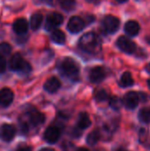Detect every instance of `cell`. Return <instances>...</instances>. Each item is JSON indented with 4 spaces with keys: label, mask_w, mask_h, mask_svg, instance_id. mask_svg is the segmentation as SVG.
I'll return each mask as SVG.
<instances>
[{
    "label": "cell",
    "mask_w": 150,
    "mask_h": 151,
    "mask_svg": "<svg viewBox=\"0 0 150 151\" xmlns=\"http://www.w3.org/2000/svg\"><path fill=\"white\" fill-rule=\"evenodd\" d=\"M99 140H100V133L97 130H95L88 135L87 142H88V144L93 146V145L96 144Z\"/></svg>",
    "instance_id": "obj_21"
},
{
    "label": "cell",
    "mask_w": 150,
    "mask_h": 151,
    "mask_svg": "<svg viewBox=\"0 0 150 151\" xmlns=\"http://www.w3.org/2000/svg\"><path fill=\"white\" fill-rule=\"evenodd\" d=\"M44 140L49 143H55L60 137V130L57 127H50L44 133Z\"/></svg>",
    "instance_id": "obj_10"
},
{
    "label": "cell",
    "mask_w": 150,
    "mask_h": 151,
    "mask_svg": "<svg viewBox=\"0 0 150 151\" xmlns=\"http://www.w3.org/2000/svg\"><path fill=\"white\" fill-rule=\"evenodd\" d=\"M80 47L88 53H97L101 50V40L95 33L83 35L79 41Z\"/></svg>",
    "instance_id": "obj_1"
},
{
    "label": "cell",
    "mask_w": 150,
    "mask_h": 151,
    "mask_svg": "<svg viewBox=\"0 0 150 151\" xmlns=\"http://www.w3.org/2000/svg\"><path fill=\"white\" fill-rule=\"evenodd\" d=\"M16 134V129L13 126L4 124L0 128V138L4 142H11Z\"/></svg>",
    "instance_id": "obj_7"
},
{
    "label": "cell",
    "mask_w": 150,
    "mask_h": 151,
    "mask_svg": "<svg viewBox=\"0 0 150 151\" xmlns=\"http://www.w3.org/2000/svg\"><path fill=\"white\" fill-rule=\"evenodd\" d=\"M51 40L57 44H63L65 42V35L60 29H55L51 34Z\"/></svg>",
    "instance_id": "obj_18"
},
{
    "label": "cell",
    "mask_w": 150,
    "mask_h": 151,
    "mask_svg": "<svg viewBox=\"0 0 150 151\" xmlns=\"http://www.w3.org/2000/svg\"><path fill=\"white\" fill-rule=\"evenodd\" d=\"M88 2H90V3H93V2H96L97 0H87Z\"/></svg>",
    "instance_id": "obj_35"
},
{
    "label": "cell",
    "mask_w": 150,
    "mask_h": 151,
    "mask_svg": "<svg viewBox=\"0 0 150 151\" xmlns=\"http://www.w3.org/2000/svg\"><path fill=\"white\" fill-rule=\"evenodd\" d=\"M13 97V92L10 88H4L0 90V104L2 106H9L12 103Z\"/></svg>",
    "instance_id": "obj_12"
},
{
    "label": "cell",
    "mask_w": 150,
    "mask_h": 151,
    "mask_svg": "<svg viewBox=\"0 0 150 151\" xmlns=\"http://www.w3.org/2000/svg\"><path fill=\"white\" fill-rule=\"evenodd\" d=\"M77 151H89L88 150H87V149H85V148H80V149H79Z\"/></svg>",
    "instance_id": "obj_31"
},
{
    "label": "cell",
    "mask_w": 150,
    "mask_h": 151,
    "mask_svg": "<svg viewBox=\"0 0 150 151\" xmlns=\"http://www.w3.org/2000/svg\"><path fill=\"white\" fill-rule=\"evenodd\" d=\"M118 47L124 52L132 54L136 50V44L126 36H120L117 41Z\"/></svg>",
    "instance_id": "obj_5"
},
{
    "label": "cell",
    "mask_w": 150,
    "mask_h": 151,
    "mask_svg": "<svg viewBox=\"0 0 150 151\" xmlns=\"http://www.w3.org/2000/svg\"><path fill=\"white\" fill-rule=\"evenodd\" d=\"M39 151H54L52 149H50V148H44V149H42Z\"/></svg>",
    "instance_id": "obj_30"
},
{
    "label": "cell",
    "mask_w": 150,
    "mask_h": 151,
    "mask_svg": "<svg viewBox=\"0 0 150 151\" xmlns=\"http://www.w3.org/2000/svg\"><path fill=\"white\" fill-rule=\"evenodd\" d=\"M122 104L123 103H122L121 99L119 97H118V96H112L110 99V105L115 111H118L121 108Z\"/></svg>",
    "instance_id": "obj_24"
},
{
    "label": "cell",
    "mask_w": 150,
    "mask_h": 151,
    "mask_svg": "<svg viewBox=\"0 0 150 151\" xmlns=\"http://www.w3.org/2000/svg\"><path fill=\"white\" fill-rule=\"evenodd\" d=\"M64 20L63 16L58 13V12H53L50 14L47 19H46V23H45V28L47 30H52L60 24H62Z\"/></svg>",
    "instance_id": "obj_6"
},
{
    "label": "cell",
    "mask_w": 150,
    "mask_h": 151,
    "mask_svg": "<svg viewBox=\"0 0 150 151\" xmlns=\"http://www.w3.org/2000/svg\"><path fill=\"white\" fill-rule=\"evenodd\" d=\"M115 151H127L126 150H125V149H118L117 150Z\"/></svg>",
    "instance_id": "obj_33"
},
{
    "label": "cell",
    "mask_w": 150,
    "mask_h": 151,
    "mask_svg": "<svg viewBox=\"0 0 150 151\" xmlns=\"http://www.w3.org/2000/svg\"><path fill=\"white\" fill-rule=\"evenodd\" d=\"M60 86H61V83L57 77H51L46 81L43 88L49 93H55L59 89Z\"/></svg>",
    "instance_id": "obj_15"
},
{
    "label": "cell",
    "mask_w": 150,
    "mask_h": 151,
    "mask_svg": "<svg viewBox=\"0 0 150 151\" xmlns=\"http://www.w3.org/2000/svg\"><path fill=\"white\" fill-rule=\"evenodd\" d=\"M102 25H103V29L107 33L112 34V33H115L119 28L120 21L117 17L113 15H107L103 18Z\"/></svg>",
    "instance_id": "obj_4"
},
{
    "label": "cell",
    "mask_w": 150,
    "mask_h": 151,
    "mask_svg": "<svg viewBox=\"0 0 150 151\" xmlns=\"http://www.w3.org/2000/svg\"><path fill=\"white\" fill-rule=\"evenodd\" d=\"M6 68V61L4 59V56L0 55V73H4Z\"/></svg>",
    "instance_id": "obj_27"
},
{
    "label": "cell",
    "mask_w": 150,
    "mask_h": 151,
    "mask_svg": "<svg viewBox=\"0 0 150 151\" xmlns=\"http://www.w3.org/2000/svg\"><path fill=\"white\" fill-rule=\"evenodd\" d=\"M85 26L84 20L78 17V16H73L72 17L67 24V28L71 33H79L80 32Z\"/></svg>",
    "instance_id": "obj_8"
},
{
    "label": "cell",
    "mask_w": 150,
    "mask_h": 151,
    "mask_svg": "<svg viewBox=\"0 0 150 151\" xmlns=\"http://www.w3.org/2000/svg\"><path fill=\"white\" fill-rule=\"evenodd\" d=\"M60 69L62 73L68 77H76L79 74L80 68L77 63L71 58H65L62 63Z\"/></svg>",
    "instance_id": "obj_3"
},
{
    "label": "cell",
    "mask_w": 150,
    "mask_h": 151,
    "mask_svg": "<svg viewBox=\"0 0 150 151\" xmlns=\"http://www.w3.org/2000/svg\"><path fill=\"white\" fill-rule=\"evenodd\" d=\"M28 119L30 123L34 127L40 126L45 121V116L36 110H32L28 112Z\"/></svg>",
    "instance_id": "obj_14"
},
{
    "label": "cell",
    "mask_w": 150,
    "mask_h": 151,
    "mask_svg": "<svg viewBox=\"0 0 150 151\" xmlns=\"http://www.w3.org/2000/svg\"><path fill=\"white\" fill-rule=\"evenodd\" d=\"M148 85H149V88H150V80H149V81H148Z\"/></svg>",
    "instance_id": "obj_36"
},
{
    "label": "cell",
    "mask_w": 150,
    "mask_h": 151,
    "mask_svg": "<svg viewBox=\"0 0 150 151\" xmlns=\"http://www.w3.org/2000/svg\"><path fill=\"white\" fill-rule=\"evenodd\" d=\"M95 96V99H96L98 102H103V101L107 100V98H108V94H107V92H106L104 89H100V90L96 91Z\"/></svg>",
    "instance_id": "obj_26"
},
{
    "label": "cell",
    "mask_w": 150,
    "mask_h": 151,
    "mask_svg": "<svg viewBox=\"0 0 150 151\" xmlns=\"http://www.w3.org/2000/svg\"><path fill=\"white\" fill-rule=\"evenodd\" d=\"M10 67L13 71H19L23 73H29L31 65L22 58L19 53H15L10 59Z\"/></svg>",
    "instance_id": "obj_2"
},
{
    "label": "cell",
    "mask_w": 150,
    "mask_h": 151,
    "mask_svg": "<svg viewBox=\"0 0 150 151\" xmlns=\"http://www.w3.org/2000/svg\"><path fill=\"white\" fill-rule=\"evenodd\" d=\"M11 51V47L9 43L7 42H2L0 43V55L1 56H8L10 55Z\"/></svg>",
    "instance_id": "obj_25"
},
{
    "label": "cell",
    "mask_w": 150,
    "mask_h": 151,
    "mask_svg": "<svg viewBox=\"0 0 150 151\" xmlns=\"http://www.w3.org/2000/svg\"><path fill=\"white\" fill-rule=\"evenodd\" d=\"M139 101H140L139 95L133 91H131V92H128L127 94H126V96H124L123 104H125V106L127 109L133 110L137 107Z\"/></svg>",
    "instance_id": "obj_9"
},
{
    "label": "cell",
    "mask_w": 150,
    "mask_h": 151,
    "mask_svg": "<svg viewBox=\"0 0 150 151\" xmlns=\"http://www.w3.org/2000/svg\"><path fill=\"white\" fill-rule=\"evenodd\" d=\"M140 25L137 21L135 20H129L126 22L125 26V31L128 35L131 36H135L139 34L140 32Z\"/></svg>",
    "instance_id": "obj_16"
},
{
    "label": "cell",
    "mask_w": 150,
    "mask_h": 151,
    "mask_svg": "<svg viewBox=\"0 0 150 151\" xmlns=\"http://www.w3.org/2000/svg\"><path fill=\"white\" fill-rule=\"evenodd\" d=\"M16 151H31V150L28 147H22V148H19V150H17Z\"/></svg>",
    "instance_id": "obj_29"
},
{
    "label": "cell",
    "mask_w": 150,
    "mask_h": 151,
    "mask_svg": "<svg viewBox=\"0 0 150 151\" xmlns=\"http://www.w3.org/2000/svg\"><path fill=\"white\" fill-rule=\"evenodd\" d=\"M13 31L18 35H24L27 32L28 23L26 19L20 18L14 21L13 23Z\"/></svg>",
    "instance_id": "obj_13"
},
{
    "label": "cell",
    "mask_w": 150,
    "mask_h": 151,
    "mask_svg": "<svg viewBox=\"0 0 150 151\" xmlns=\"http://www.w3.org/2000/svg\"><path fill=\"white\" fill-rule=\"evenodd\" d=\"M116 1H118L119 3H124V2H126L127 0H116Z\"/></svg>",
    "instance_id": "obj_34"
},
{
    "label": "cell",
    "mask_w": 150,
    "mask_h": 151,
    "mask_svg": "<svg viewBox=\"0 0 150 151\" xmlns=\"http://www.w3.org/2000/svg\"><path fill=\"white\" fill-rule=\"evenodd\" d=\"M133 76L131 74V73L129 72H125L122 76H121V80H120V85L124 88H127V87H131L133 85Z\"/></svg>",
    "instance_id": "obj_19"
},
{
    "label": "cell",
    "mask_w": 150,
    "mask_h": 151,
    "mask_svg": "<svg viewBox=\"0 0 150 151\" xmlns=\"http://www.w3.org/2000/svg\"><path fill=\"white\" fill-rule=\"evenodd\" d=\"M106 75L105 69L102 66H95L91 69L89 73V79L94 83H99L101 82Z\"/></svg>",
    "instance_id": "obj_11"
},
{
    "label": "cell",
    "mask_w": 150,
    "mask_h": 151,
    "mask_svg": "<svg viewBox=\"0 0 150 151\" xmlns=\"http://www.w3.org/2000/svg\"><path fill=\"white\" fill-rule=\"evenodd\" d=\"M139 119L143 123H150V108H143L139 112Z\"/></svg>",
    "instance_id": "obj_22"
},
{
    "label": "cell",
    "mask_w": 150,
    "mask_h": 151,
    "mask_svg": "<svg viewBox=\"0 0 150 151\" xmlns=\"http://www.w3.org/2000/svg\"><path fill=\"white\" fill-rule=\"evenodd\" d=\"M91 126V120L89 119V116L86 112H81L79 115V119H78V127L80 128L81 130L86 129Z\"/></svg>",
    "instance_id": "obj_17"
},
{
    "label": "cell",
    "mask_w": 150,
    "mask_h": 151,
    "mask_svg": "<svg viewBox=\"0 0 150 151\" xmlns=\"http://www.w3.org/2000/svg\"><path fill=\"white\" fill-rule=\"evenodd\" d=\"M80 134H81V129L80 128H73L72 129V133H71V135L72 136H73V137H79V136H80Z\"/></svg>",
    "instance_id": "obj_28"
},
{
    "label": "cell",
    "mask_w": 150,
    "mask_h": 151,
    "mask_svg": "<svg viewBox=\"0 0 150 151\" xmlns=\"http://www.w3.org/2000/svg\"><path fill=\"white\" fill-rule=\"evenodd\" d=\"M147 71H148V72L150 73V63L148 65H147Z\"/></svg>",
    "instance_id": "obj_32"
},
{
    "label": "cell",
    "mask_w": 150,
    "mask_h": 151,
    "mask_svg": "<svg viewBox=\"0 0 150 151\" xmlns=\"http://www.w3.org/2000/svg\"><path fill=\"white\" fill-rule=\"evenodd\" d=\"M60 6L65 11H72L75 7V0H58Z\"/></svg>",
    "instance_id": "obj_23"
},
{
    "label": "cell",
    "mask_w": 150,
    "mask_h": 151,
    "mask_svg": "<svg viewBox=\"0 0 150 151\" xmlns=\"http://www.w3.org/2000/svg\"><path fill=\"white\" fill-rule=\"evenodd\" d=\"M42 15L41 13H34L32 15L31 17V19H30V26H31V28L33 30H37L42 22Z\"/></svg>",
    "instance_id": "obj_20"
}]
</instances>
